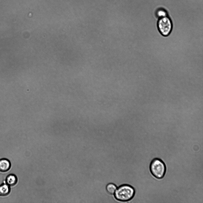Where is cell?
Instances as JSON below:
<instances>
[{
  "instance_id": "4",
  "label": "cell",
  "mask_w": 203,
  "mask_h": 203,
  "mask_svg": "<svg viewBox=\"0 0 203 203\" xmlns=\"http://www.w3.org/2000/svg\"><path fill=\"white\" fill-rule=\"evenodd\" d=\"M11 163L10 161L5 158L0 159V171L1 172H6L10 168Z\"/></svg>"
},
{
  "instance_id": "8",
  "label": "cell",
  "mask_w": 203,
  "mask_h": 203,
  "mask_svg": "<svg viewBox=\"0 0 203 203\" xmlns=\"http://www.w3.org/2000/svg\"><path fill=\"white\" fill-rule=\"evenodd\" d=\"M156 15L159 18L167 16V13L165 10L160 9L157 11Z\"/></svg>"
},
{
  "instance_id": "7",
  "label": "cell",
  "mask_w": 203,
  "mask_h": 203,
  "mask_svg": "<svg viewBox=\"0 0 203 203\" xmlns=\"http://www.w3.org/2000/svg\"><path fill=\"white\" fill-rule=\"evenodd\" d=\"M117 188V186L112 183L108 184L106 186V191L108 193L111 194H114Z\"/></svg>"
},
{
  "instance_id": "1",
  "label": "cell",
  "mask_w": 203,
  "mask_h": 203,
  "mask_svg": "<svg viewBox=\"0 0 203 203\" xmlns=\"http://www.w3.org/2000/svg\"><path fill=\"white\" fill-rule=\"evenodd\" d=\"M135 190L131 186L123 184L117 188L114 193L115 198L121 202H127L131 200L134 197Z\"/></svg>"
},
{
  "instance_id": "6",
  "label": "cell",
  "mask_w": 203,
  "mask_h": 203,
  "mask_svg": "<svg viewBox=\"0 0 203 203\" xmlns=\"http://www.w3.org/2000/svg\"><path fill=\"white\" fill-rule=\"evenodd\" d=\"M10 186L6 183L0 185V196H4L8 195L10 191Z\"/></svg>"
},
{
  "instance_id": "3",
  "label": "cell",
  "mask_w": 203,
  "mask_h": 203,
  "mask_svg": "<svg viewBox=\"0 0 203 203\" xmlns=\"http://www.w3.org/2000/svg\"><path fill=\"white\" fill-rule=\"evenodd\" d=\"M157 26L160 34L165 37L170 35L173 28L172 21L167 16L159 18L157 23Z\"/></svg>"
},
{
  "instance_id": "2",
  "label": "cell",
  "mask_w": 203,
  "mask_h": 203,
  "mask_svg": "<svg viewBox=\"0 0 203 203\" xmlns=\"http://www.w3.org/2000/svg\"><path fill=\"white\" fill-rule=\"evenodd\" d=\"M149 169L152 174L159 179L163 177L166 171L165 163L162 160L158 158H154L152 160Z\"/></svg>"
},
{
  "instance_id": "5",
  "label": "cell",
  "mask_w": 203,
  "mask_h": 203,
  "mask_svg": "<svg viewBox=\"0 0 203 203\" xmlns=\"http://www.w3.org/2000/svg\"><path fill=\"white\" fill-rule=\"evenodd\" d=\"M17 178L15 174H10L6 177L5 183L10 186H12L17 183Z\"/></svg>"
}]
</instances>
